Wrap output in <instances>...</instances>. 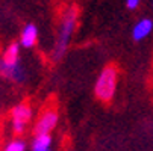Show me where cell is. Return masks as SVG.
<instances>
[{
	"mask_svg": "<svg viewBox=\"0 0 153 151\" xmlns=\"http://www.w3.org/2000/svg\"><path fill=\"white\" fill-rule=\"evenodd\" d=\"M77 12H79V9L76 6H70L62 15L61 27L58 32V39H56V44H55V49L52 53V57L55 62H59L64 57L65 52H67L70 38H71L74 27H76V21H77V15H79Z\"/></svg>",
	"mask_w": 153,
	"mask_h": 151,
	"instance_id": "obj_1",
	"label": "cell"
},
{
	"mask_svg": "<svg viewBox=\"0 0 153 151\" xmlns=\"http://www.w3.org/2000/svg\"><path fill=\"white\" fill-rule=\"evenodd\" d=\"M117 82H118V68L111 63V65H106L100 76L97 77L96 86H94V92L96 97L103 101V103H109L117 91Z\"/></svg>",
	"mask_w": 153,
	"mask_h": 151,
	"instance_id": "obj_2",
	"label": "cell"
},
{
	"mask_svg": "<svg viewBox=\"0 0 153 151\" xmlns=\"http://www.w3.org/2000/svg\"><path fill=\"white\" fill-rule=\"evenodd\" d=\"M59 119V113H58V107L55 104V101H49L47 106L42 107V110L39 112L36 122L33 125V135L35 136H42V135H50L52 130L56 127Z\"/></svg>",
	"mask_w": 153,
	"mask_h": 151,
	"instance_id": "obj_3",
	"label": "cell"
},
{
	"mask_svg": "<svg viewBox=\"0 0 153 151\" xmlns=\"http://www.w3.org/2000/svg\"><path fill=\"white\" fill-rule=\"evenodd\" d=\"M32 118V107L27 101L18 103L12 109V128L15 135H23L26 125Z\"/></svg>",
	"mask_w": 153,
	"mask_h": 151,
	"instance_id": "obj_4",
	"label": "cell"
},
{
	"mask_svg": "<svg viewBox=\"0 0 153 151\" xmlns=\"http://www.w3.org/2000/svg\"><path fill=\"white\" fill-rule=\"evenodd\" d=\"M0 76H3L15 83L25 82V70L21 67V63H6L3 59H0Z\"/></svg>",
	"mask_w": 153,
	"mask_h": 151,
	"instance_id": "obj_5",
	"label": "cell"
},
{
	"mask_svg": "<svg viewBox=\"0 0 153 151\" xmlns=\"http://www.w3.org/2000/svg\"><path fill=\"white\" fill-rule=\"evenodd\" d=\"M152 30H153V21L150 18H143L134 26L132 36L135 41H141V39L147 38L152 33Z\"/></svg>",
	"mask_w": 153,
	"mask_h": 151,
	"instance_id": "obj_6",
	"label": "cell"
},
{
	"mask_svg": "<svg viewBox=\"0 0 153 151\" xmlns=\"http://www.w3.org/2000/svg\"><path fill=\"white\" fill-rule=\"evenodd\" d=\"M36 39H38V30H36V26L35 24H27L25 26L23 32H21V38H20V44L26 47V49H30L36 44Z\"/></svg>",
	"mask_w": 153,
	"mask_h": 151,
	"instance_id": "obj_7",
	"label": "cell"
},
{
	"mask_svg": "<svg viewBox=\"0 0 153 151\" xmlns=\"http://www.w3.org/2000/svg\"><path fill=\"white\" fill-rule=\"evenodd\" d=\"M52 144H53V139L50 135L35 136L30 145V151H52Z\"/></svg>",
	"mask_w": 153,
	"mask_h": 151,
	"instance_id": "obj_8",
	"label": "cell"
},
{
	"mask_svg": "<svg viewBox=\"0 0 153 151\" xmlns=\"http://www.w3.org/2000/svg\"><path fill=\"white\" fill-rule=\"evenodd\" d=\"M2 59L6 63H17V62H20V46H18V42H11V44L6 47Z\"/></svg>",
	"mask_w": 153,
	"mask_h": 151,
	"instance_id": "obj_9",
	"label": "cell"
},
{
	"mask_svg": "<svg viewBox=\"0 0 153 151\" xmlns=\"http://www.w3.org/2000/svg\"><path fill=\"white\" fill-rule=\"evenodd\" d=\"M26 142L23 139H12L5 145L3 151H26Z\"/></svg>",
	"mask_w": 153,
	"mask_h": 151,
	"instance_id": "obj_10",
	"label": "cell"
},
{
	"mask_svg": "<svg viewBox=\"0 0 153 151\" xmlns=\"http://www.w3.org/2000/svg\"><path fill=\"white\" fill-rule=\"evenodd\" d=\"M140 2L141 0H126V6L127 9H137L140 6Z\"/></svg>",
	"mask_w": 153,
	"mask_h": 151,
	"instance_id": "obj_11",
	"label": "cell"
},
{
	"mask_svg": "<svg viewBox=\"0 0 153 151\" xmlns=\"http://www.w3.org/2000/svg\"><path fill=\"white\" fill-rule=\"evenodd\" d=\"M70 151H71V150H70Z\"/></svg>",
	"mask_w": 153,
	"mask_h": 151,
	"instance_id": "obj_12",
	"label": "cell"
}]
</instances>
